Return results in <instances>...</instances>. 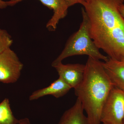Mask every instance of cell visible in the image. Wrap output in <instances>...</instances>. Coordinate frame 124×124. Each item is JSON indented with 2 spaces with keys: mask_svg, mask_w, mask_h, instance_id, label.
I'll return each instance as SVG.
<instances>
[{
  "mask_svg": "<svg viewBox=\"0 0 124 124\" xmlns=\"http://www.w3.org/2000/svg\"><path fill=\"white\" fill-rule=\"evenodd\" d=\"M53 67L57 72L59 78L71 88H77L84 79L85 65L79 63L64 64L60 62Z\"/></svg>",
  "mask_w": 124,
  "mask_h": 124,
  "instance_id": "obj_6",
  "label": "cell"
},
{
  "mask_svg": "<svg viewBox=\"0 0 124 124\" xmlns=\"http://www.w3.org/2000/svg\"><path fill=\"white\" fill-rule=\"evenodd\" d=\"M8 6L7 1L0 0V9L6 8Z\"/></svg>",
  "mask_w": 124,
  "mask_h": 124,
  "instance_id": "obj_15",
  "label": "cell"
},
{
  "mask_svg": "<svg viewBox=\"0 0 124 124\" xmlns=\"http://www.w3.org/2000/svg\"><path fill=\"white\" fill-rule=\"evenodd\" d=\"M19 122L13 114L9 99H5L0 103V124H18Z\"/></svg>",
  "mask_w": 124,
  "mask_h": 124,
  "instance_id": "obj_11",
  "label": "cell"
},
{
  "mask_svg": "<svg viewBox=\"0 0 124 124\" xmlns=\"http://www.w3.org/2000/svg\"><path fill=\"white\" fill-rule=\"evenodd\" d=\"M117 0H86L82 4L89 21L91 39L108 58L124 59V18Z\"/></svg>",
  "mask_w": 124,
  "mask_h": 124,
  "instance_id": "obj_1",
  "label": "cell"
},
{
  "mask_svg": "<svg viewBox=\"0 0 124 124\" xmlns=\"http://www.w3.org/2000/svg\"><path fill=\"white\" fill-rule=\"evenodd\" d=\"M82 21L79 30L71 36L60 55L52 62L53 67L65 58L76 55H87L94 59L107 61L108 58L100 52L91 39L89 21L84 9L82 8Z\"/></svg>",
  "mask_w": 124,
  "mask_h": 124,
  "instance_id": "obj_3",
  "label": "cell"
},
{
  "mask_svg": "<svg viewBox=\"0 0 124 124\" xmlns=\"http://www.w3.org/2000/svg\"><path fill=\"white\" fill-rule=\"evenodd\" d=\"M23 65L11 48L0 54V82L12 84L20 78Z\"/></svg>",
  "mask_w": 124,
  "mask_h": 124,
  "instance_id": "obj_5",
  "label": "cell"
},
{
  "mask_svg": "<svg viewBox=\"0 0 124 124\" xmlns=\"http://www.w3.org/2000/svg\"><path fill=\"white\" fill-rule=\"evenodd\" d=\"M102 64L114 86L124 93V59L116 60L108 58Z\"/></svg>",
  "mask_w": 124,
  "mask_h": 124,
  "instance_id": "obj_8",
  "label": "cell"
},
{
  "mask_svg": "<svg viewBox=\"0 0 124 124\" xmlns=\"http://www.w3.org/2000/svg\"><path fill=\"white\" fill-rule=\"evenodd\" d=\"M68 7H70L77 4H82L86 0H64Z\"/></svg>",
  "mask_w": 124,
  "mask_h": 124,
  "instance_id": "obj_13",
  "label": "cell"
},
{
  "mask_svg": "<svg viewBox=\"0 0 124 124\" xmlns=\"http://www.w3.org/2000/svg\"><path fill=\"white\" fill-rule=\"evenodd\" d=\"M71 88L60 78L54 81L49 86L33 92L29 97L30 101L37 100L47 95H52L59 98L68 93Z\"/></svg>",
  "mask_w": 124,
  "mask_h": 124,
  "instance_id": "obj_9",
  "label": "cell"
},
{
  "mask_svg": "<svg viewBox=\"0 0 124 124\" xmlns=\"http://www.w3.org/2000/svg\"><path fill=\"white\" fill-rule=\"evenodd\" d=\"M24 0H10L7 1L8 6H13ZM42 4L53 11L54 14L46 23V27L49 31L56 30L61 19L66 16L69 7L64 0H38Z\"/></svg>",
  "mask_w": 124,
  "mask_h": 124,
  "instance_id": "obj_7",
  "label": "cell"
},
{
  "mask_svg": "<svg viewBox=\"0 0 124 124\" xmlns=\"http://www.w3.org/2000/svg\"><path fill=\"white\" fill-rule=\"evenodd\" d=\"M18 124H31L30 120L28 118H23L19 120Z\"/></svg>",
  "mask_w": 124,
  "mask_h": 124,
  "instance_id": "obj_14",
  "label": "cell"
},
{
  "mask_svg": "<svg viewBox=\"0 0 124 124\" xmlns=\"http://www.w3.org/2000/svg\"><path fill=\"white\" fill-rule=\"evenodd\" d=\"M13 42L12 37L7 31L0 28V54L10 48Z\"/></svg>",
  "mask_w": 124,
  "mask_h": 124,
  "instance_id": "obj_12",
  "label": "cell"
},
{
  "mask_svg": "<svg viewBox=\"0 0 124 124\" xmlns=\"http://www.w3.org/2000/svg\"><path fill=\"white\" fill-rule=\"evenodd\" d=\"M114 86L100 60L89 57L84 76L74 89L75 95L86 112L90 124H100L102 109Z\"/></svg>",
  "mask_w": 124,
  "mask_h": 124,
  "instance_id": "obj_2",
  "label": "cell"
},
{
  "mask_svg": "<svg viewBox=\"0 0 124 124\" xmlns=\"http://www.w3.org/2000/svg\"><path fill=\"white\" fill-rule=\"evenodd\" d=\"M119 9L120 13L124 18V4H120L119 5Z\"/></svg>",
  "mask_w": 124,
  "mask_h": 124,
  "instance_id": "obj_16",
  "label": "cell"
},
{
  "mask_svg": "<svg viewBox=\"0 0 124 124\" xmlns=\"http://www.w3.org/2000/svg\"><path fill=\"white\" fill-rule=\"evenodd\" d=\"M124 93L114 86L104 103L101 114L103 124H123Z\"/></svg>",
  "mask_w": 124,
  "mask_h": 124,
  "instance_id": "obj_4",
  "label": "cell"
},
{
  "mask_svg": "<svg viewBox=\"0 0 124 124\" xmlns=\"http://www.w3.org/2000/svg\"><path fill=\"white\" fill-rule=\"evenodd\" d=\"M117 1L120 4H123V2L124 1V0H117Z\"/></svg>",
  "mask_w": 124,
  "mask_h": 124,
  "instance_id": "obj_17",
  "label": "cell"
},
{
  "mask_svg": "<svg viewBox=\"0 0 124 124\" xmlns=\"http://www.w3.org/2000/svg\"><path fill=\"white\" fill-rule=\"evenodd\" d=\"M123 124H124V119H123Z\"/></svg>",
  "mask_w": 124,
  "mask_h": 124,
  "instance_id": "obj_18",
  "label": "cell"
},
{
  "mask_svg": "<svg viewBox=\"0 0 124 124\" xmlns=\"http://www.w3.org/2000/svg\"><path fill=\"white\" fill-rule=\"evenodd\" d=\"M80 100L77 99L75 104L63 114L58 124H90Z\"/></svg>",
  "mask_w": 124,
  "mask_h": 124,
  "instance_id": "obj_10",
  "label": "cell"
}]
</instances>
